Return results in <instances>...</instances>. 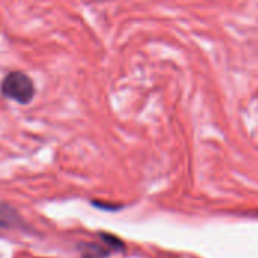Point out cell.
Listing matches in <instances>:
<instances>
[{"label":"cell","instance_id":"6da1fadb","mask_svg":"<svg viewBox=\"0 0 258 258\" xmlns=\"http://www.w3.org/2000/svg\"><path fill=\"white\" fill-rule=\"evenodd\" d=\"M0 91L3 97L14 100L20 104H27L32 101L35 95V86L32 79L21 71H12L9 73L0 86Z\"/></svg>","mask_w":258,"mask_h":258},{"label":"cell","instance_id":"7a4b0ae2","mask_svg":"<svg viewBox=\"0 0 258 258\" xmlns=\"http://www.w3.org/2000/svg\"><path fill=\"white\" fill-rule=\"evenodd\" d=\"M24 221L9 204L0 203V230H24Z\"/></svg>","mask_w":258,"mask_h":258},{"label":"cell","instance_id":"3957f363","mask_svg":"<svg viewBox=\"0 0 258 258\" xmlns=\"http://www.w3.org/2000/svg\"><path fill=\"white\" fill-rule=\"evenodd\" d=\"M82 258H106L110 251L106 246H100L97 243H85L82 245Z\"/></svg>","mask_w":258,"mask_h":258},{"label":"cell","instance_id":"277c9868","mask_svg":"<svg viewBox=\"0 0 258 258\" xmlns=\"http://www.w3.org/2000/svg\"><path fill=\"white\" fill-rule=\"evenodd\" d=\"M100 239L104 243V246L110 251V252H121L124 251V242L121 239H118L113 234H107V233H100Z\"/></svg>","mask_w":258,"mask_h":258},{"label":"cell","instance_id":"5b68a950","mask_svg":"<svg viewBox=\"0 0 258 258\" xmlns=\"http://www.w3.org/2000/svg\"><path fill=\"white\" fill-rule=\"evenodd\" d=\"M95 207L98 209H106V210H113V209H118V206H110V204H101V203H94Z\"/></svg>","mask_w":258,"mask_h":258}]
</instances>
